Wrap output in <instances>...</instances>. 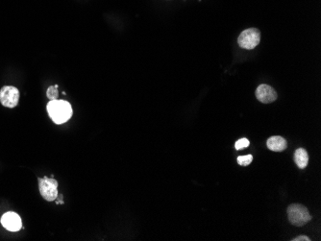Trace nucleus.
I'll return each mask as SVG.
<instances>
[{
	"label": "nucleus",
	"instance_id": "f257e3e1",
	"mask_svg": "<svg viewBox=\"0 0 321 241\" xmlns=\"http://www.w3.org/2000/svg\"><path fill=\"white\" fill-rule=\"evenodd\" d=\"M47 113L56 124H63L70 119L72 115L71 105L65 100H51L47 104Z\"/></svg>",
	"mask_w": 321,
	"mask_h": 241
},
{
	"label": "nucleus",
	"instance_id": "f03ea898",
	"mask_svg": "<svg viewBox=\"0 0 321 241\" xmlns=\"http://www.w3.org/2000/svg\"><path fill=\"white\" fill-rule=\"evenodd\" d=\"M287 211L290 222L294 226H304L312 220L308 209L301 204H292L288 208Z\"/></svg>",
	"mask_w": 321,
	"mask_h": 241
},
{
	"label": "nucleus",
	"instance_id": "7ed1b4c3",
	"mask_svg": "<svg viewBox=\"0 0 321 241\" xmlns=\"http://www.w3.org/2000/svg\"><path fill=\"white\" fill-rule=\"evenodd\" d=\"M260 32L257 28H248L240 33L237 38V44L239 47L251 50L260 44Z\"/></svg>",
	"mask_w": 321,
	"mask_h": 241
},
{
	"label": "nucleus",
	"instance_id": "20e7f679",
	"mask_svg": "<svg viewBox=\"0 0 321 241\" xmlns=\"http://www.w3.org/2000/svg\"><path fill=\"white\" fill-rule=\"evenodd\" d=\"M38 189L44 199L48 202L55 201L58 197V182L53 178H42L38 180Z\"/></svg>",
	"mask_w": 321,
	"mask_h": 241
},
{
	"label": "nucleus",
	"instance_id": "39448f33",
	"mask_svg": "<svg viewBox=\"0 0 321 241\" xmlns=\"http://www.w3.org/2000/svg\"><path fill=\"white\" fill-rule=\"evenodd\" d=\"M19 101V91L12 86H5L0 91V103L7 108H15Z\"/></svg>",
	"mask_w": 321,
	"mask_h": 241
},
{
	"label": "nucleus",
	"instance_id": "423d86ee",
	"mask_svg": "<svg viewBox=\"0 0 321 241\" xmlns=\"http://www.w3.org/2000/svg\"><path fill=\"white\" fill-rule=\"evenodd\" d=\"M1 224L10 232H17L22 229L23 223L19 215L13 211H9L2 215Z\"/></svg>",
	"mask_w": 321,
	"mask_h": 241
},
{
	"label": "nucleus",
	"instance_id": "0eeeda50",
	"mask_svg": "<svg viewBox=\"0 0 321 241\" xmlns=\"http://www.w3.org/2000/svg\"><path fill=\"white\" fill-rule=\"evenodd\" d=\"M256 97L264 104H269L276 101L278 97L275 90L266 84L260 85L256 90Z\"/></svg>",
	"mask_w": 321,
	"mask_h": 241
},
{
	"label": "nucleus",
	"instance_id": "6e6552de",
	"mask_svg": "<svg viewBox=\"0 0 321 241\" xmlns=\"http://www.w3.org/2000/svg\"><path fill=\"white\" fill-rule=\"evenodd\" d=\"M267 144H268V149L274 151V152H282V151L286 150V148L288 146L287 140L282 136H279L269 137Z\"/></svg>",
	"mask_w": 321,
	"mask_h": 241
},
{
	"label": "nucleus",
	"instance_id": "1a4fd4ad",
	"mask_svg": "<svg viewBox=\"0 0 321 241\" xmlns=\"http://www.w3.org/2000/svg\"><path fill=\"white\" fill-rule=\"evenodd\" d=\"M294 162L300 169L306 168L309 163V155L304 148H298L294 153Z\"/></svg>",
	"mask_w": 321,
	"mask_h": 241
},
{
	"label": "nucleus",
	"instance_id": "9d476101",
	"mask_svg": "<svg viewBox=\"0 0 321 241\" xmlns=\"http://www.w3.org/2000/svg\"><path fill=\"white\" fill-rule=\"evenodd\" d=\"M46 95L49 100H56L58 99V95H59V92H58V86L55 85L52 87H49L47 92H46Z\"/></svg>",
	"mask_w": 321,
	"mask_h": 241
},
{
	"label": "nucleus",
	"instance_id": "9b49d317",
	"mask_svg": "<svg viewBox=\"0 0 321 241\" xmlns=\"http://www.w3.org/2000/svg\"><path fill=\"white\" fill-rule=\"evenodd\" d=\"M253 160L252 155H246V156H240L237 158V164L239 166H249Z\"/></svg>",
	"mask_w": 321,
	"mask_h": 241
},
{
	"label": "nucleus",
	"instance_id": "f8f14e48",
	"mask_svg": "<svg viewBox=\"0 0 321 241\" xmlns=\"http://www.w3.org/2000/svg\"><path fill=\"white\" fill-rule=\"evenodd\" d=\"M250 144V142L247 139V138H240L238 139L236 144H235V147L237 150H243L245 148H247Z\"/></svg>",
	"mask_w": 321,
	"mask_h": 241
},
{
	"label": "nucleus",
	"instance_id": "ddd939ff",
	"mask_svg": "<svg viewBox=\"0 0 321 241\" xmlns=\"http://www.w3.org/2000/svg\"><path fill=\"white\" fill-rule=\"evenodd\" d=\"M292 241H310L311 239L308 237V236H305V235H300V236H297V237H295V238H293V239H291Z\"/></svg>",
	"mask_w": 321,
	"mask_h": 241
}]
</instances>
